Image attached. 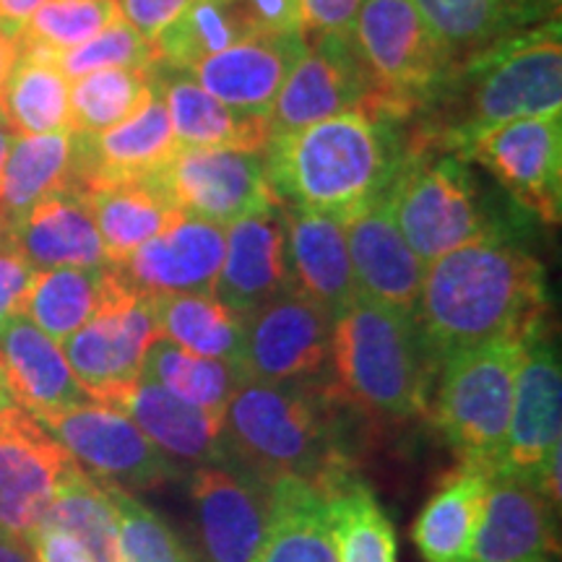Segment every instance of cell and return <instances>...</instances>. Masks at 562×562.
I'll return each mask as SVG.
<instances>
[{
  "mask_svg": "<svg viewBox=\"0 0 562 562\" xmlns=\"http://www.w3.org/2000/svg\"><path fill=\"white\" fill-rule=\"evenodd\" d=\"M562 112L560 21L513 32L448 66L406 136L409 151H463L495 125Z\"/></svg>",
  "mask_w": 562,
  "mask_h": 562,
  "instance_id": "cell-1",
  "label": "cell"
},
{
  "mask_svg": "<svg viewBox=\"0 0 562 562\" xmlns=\"http://www.w3.org/2000/svg\"><path fill=\"white\" fill-rule=\"evenodd\" d=\"M414 321L435 372L456 351L526 336L547 321L544 266L505 237L463 245L425 266Z\"/></svg>",
  "mask_w": 562,
  "mask_h": 562,
  "instance_id": "cell-2",
  "label": "cell"
},
{
  "mask_svg": "<svg viewBox=\"0 0 562 562\" xmlns=\"http://www.w3.org/2000/svg\"><path fill=\"white\" fill-rule=\"evenodd\" d=\"M406 123L344 112L266 144V175L279 203L347 222L383 201L406 159Z\"/></svg>",
  "mask_w": 562,
  "mask_h": 562,
  "instance_id": "cell-3",
  "label": "cell"
},
{
  "mask_svg": "<svg viewBox=\"0 0 562 562\" xmlns=\"http://www.w3.org/2000/svg\"><path fill=\"white\" fill-rule=\"evenodd\" d=\"M336 396L370 417L409 422L430 406L435 364L414 313L357 294L334 318Z\"/></svg>",
  "mask_w": 562,
  "mask_h": 562,
  "instance_id": "cell-4",
  "label": "cell"
},
{
  "mask_svg": "<svg viewBox=\"0 0 562 562\" xmlns=\"http://www.w3.org/2000/svg\"><path fill=\"white\" fill-rule=\"evenodd\" d=\"M331 391L323 381L269 383L243 375L222 417L232 467L240 461L269 484L279 476L318 482L344 467L328 412Z\"/></svg>",
  "mask_w": 562,
  "mask_h": 562,
  "instance_id": "cell-5",
  "label": "cell"
},
{
  "mask_svg": "<svg viewBox=\"0 0 562 562\" xmlns=\"http://www.w3.org/2000/svg\"><path fill=\"white\" fill-rule=\"evenodd\" d=\"M521 349L524 336L492 339L456 351L435 372L427 409L463 463H503Z\"/></svg>",
  "mask_w": 562,
  "mask_h": 562,
  "instance_id": "cell-6",
  "label": "cell"
},
{
  "mask_svg": "<svg viewBox=\"0 0 562 562\" xmlns=\"http://www.w3.org/2000/svg\"><path fill=\"white\" fill-rule=\"evenodd\" d=\"M385 203L425 266L463 245L503 237L484 211L472 167L453 151H406Z\"/></svg>",
  "mask_w": 562,
  "mask_h": 562,
  "instance_id": "cell-7",
  "label": "cell"
},
{
  "mask_svg": "<svg viewBox=\"0 0 562 562\" xmlns=\"http://www.w3.org/2000/svg\"><path fill=\"white\" fill-rule=\"evenodd\" d=\"M351 37L378 87L372 112L402 123L417 115L451 66L412 0H362Z\"/></svg>",
  "mask_w": 562,
  "mask_h": 562,
  "instance_id": "cell-8",
  "label": "cell"
},
{
  "mask_svg": "<svg viewBox=\"0 0 562 562\" xmlns=\"http://www.w3.org/2000/svg\"><path fill=\"white\" fill-rule=\"evenodd\" d=\"M562 446V368L547 321L524 336L521 362L503 463L497 469L524 476L560 505Z\"/></svg>",
  "mask_w": 562,
  "mask_h": 562,
  "instance_id": "cell-9",
  "label": "cell"
},
{
  "mask_svg": "<svg viewBox=\"0 0 562 562\" xmlns=\"http://www.w3.org/2000/svg\"><path fill=\"white\" fill-rule=\"evenodd\" d=\"M37 419L63 451L100 482L128 492H151L182 476L180 463L167 459L117 406L87 402Z\"/></svg>",
  "mask_w": 562,
  "mask_h": 562,
  "instance_id": "cell-10",
  "label": "cell"
},
{
  "mask_svg": "<svg viewBox=\"0 0 562 562\" xmlns=\"http://www.w3.org/2000/svg\"><path fill=\"white\" fill-rule=\"evenodd\" d=\"M157 336L151 300L123 284L60 349L91 402L115 406L138 383L146 351Z\"/></svg>",
  "mask_w": 562,
  "mask_h": 562,
  "instance_id": "cell-11",
  "label": "cell"
},
{
  "mask_svg": "<svg viewBox=\"0 0 562 562\" xmlns=\"http://www.w3.org/2000/svg\"><path fill=\"white\" fill-rule=\"evenodd\" d=\"M334 315L290 290L245 318L243 375L269 383H313L331 375Z\"/></svg>",
  "mask_w": 562,
  "mask_h": 562,
  "instance_id": "cell-12",
  "label": "cell"
},
{
  "mask_svg": "<svg viewBox=\"0 0 562 562\" xmlns=\"http://www.w3.org/2000/svg\"><path fill=\"white\" fill-rule=\"evenodd\" d=\"M459 157L487 170L510 199L547 224L562 216V112L480 133Z\"/></svg>",
  "mask_w": 562,
  "mask_h": 562,
  "instance_id": "cell-13",
  "label": "cell"
},
{
  "mask_svg": "<svg viewBox=\"0 0 562 562\" xmlns=\"http://www.w3.org/2000/svg\"><path fill=\"white\" fill-rule=\"evenodd\" d=\"M154 182L186 216L222 227L279 203L263 151L180 149Z\"/></svg>",
  "mask_w": 562,
  "mask_h": 562,
  "instance_id": "cell-14",
  "label": "cell"
},
{
  "mask_svg": "<svg viewBox=\"0 0 562 562\" xmlns=\"http://www.w3.org/2000/svg\"><path fill=\"white\" fill-rule=\"evenodd\" d=\"M378 87L351 34H315L305 58L281 87L271 110V136L300 131L344 112H372Z\"/></svg>",
  "mask_w": 562,
  "mask_h": 562,
  "instance_id": "cell-15",
  "label": "cell"
},
{
  "mask_svg": "<svg viewBox=\"0 0 562 562\" xmlns=\"http://www.w3.org/2000/svg\"><path fill=\"white\" fill-rule=\"evenodd\" d=\"M74 459L40 419L9 404L0 412V533L30 544Z\"/></svg>",
  "mask_w": 562,
  "mask_h": 562,
  "instance_id": "cell-16",
  "label": "cell"
},
{
  "mask_svg": "<svg viewBox=\"0 0 562 562\" xmlns=\"http://www.w3.org/2000/svg\"><path fill=\"white\" fill-rule=\"evenodd\" d=\"M201 562H256L271 510V484L248 469L199 467L191 474Z\"/></svg>",
  "mask_w": 562,
  "mask_h": 562,
  "instance_id": "cell-17",
  "label": "cell"
},
{
  "mask_svg": "<svg viewBox=\"0 0 562 562\" xmlns=\"http://www.w3.org/2000/svg\"><path fill=\"white\" fill-rule=\"evenodd\" d=\"M227 227L180 216L165 232L151 237L115 263L117 277L140 297H167V294H214L224 261Z\"/></svg>",
  "mask_w": 562,
  "mask_h": 562,
  "instance_id": "cell-18",
  "label": "cell"
},
{
  "mask_svg": "<svg viewBox=\"0 0 562 562\" xmlns=\"http://www.w3.org/2000/svg\"><path fill=\"white\" fill-rule=\"evenodd\" d=\"M76 191L110 182L154 180L178 154L170 112L157 87L128 121L102 133H76Z\"/></svg>",
  "mask_w": 562,
  "mask_h": 562,
  "instance_id": "cell-19",
  "label": "cell"
},
{
  "mask_svg": "<svg viewBox=\"0 0 562 562\" xmlns=\"http://www.w3.org/2000/svg\"><path fill=\"white\" fill-rule=\"evenodd\" d=\"M305 32H261L186 74L229 108L271 117L281 87L307 53Z\"/></svg>",
  "mask_w": 562,
  "mask_h": 562,
  "instance_id": "cell-20",
  "label": "cell"
},
{
  "mask_svg": "<svg viewBox=\"0 0 562 562\" xmlns=\"http://www.w3.org/2000/svg\"><path fill=\"white\" fill-rule=\"evenodd\" d=\"M294 290L286 261V227L281 203L229 224L214 297L248 318L266 302Z\"/></svg>",
  "mask_w": 562,
  "mask_h": 562,
  "instance_id": "cell-21",
  "label": "cell"
},
{
  "mask_svg": "<svg viewBox=\"0 0 562 562\" xmlns=\"http://www.w3.org/2000/svg\"><path fill=\"white\" fill-rule=\"evenodd\" d=\"M558 550L552 503L537 484L492 469L469 562H533Z\"/></svg>",
  "mask_w": 562,
  "mask_h": 562,
  "instance_id": "cell-22",
  "label": "cell"
},
{
  "mask_svg": "<svg viewBox=\"0 0 562 562\" xmlns=\"http://www.w3.org/2000/svg\"><path fill=\"white\" fill-rule=\"evenodd\" d=\"M344 232L357 292L398 311H417L425 263L398 232L385 199L344 222Z\"/></svg>",
  "mask_w": 562,
  "mask_h": 562,
  "instance_id": "cell-23",
  "label": "cell"
},
{
  "mask_svg": "<svg viewBox=\"0 0 562 562\" xmlns=\"http://www.w3.org/2000/svg\"><path fill=\"white\" fill-rule=\"evenodd\" d=\"M0 372L13 404L34 417L91 402L60 344L42 334L26 315L0 326Z\"/></svg>",
  "mask_w": 562,
  "mask_h": 562,
  "instance_id": "cell-24",
  "label": "cell"
},
{
  "mask_svg": "<svg viewBox=\"0 0 562 562\" xmlns=\"http://www.w3.org/2000/svg\"><path fill=\"white\" fill-rule=\"evenodd\" d=\"M167 459L188 467H232L222 419L182 402L140 372L138 383L115 404Z\"/></svg>",
  "mask_w": 562,
  "mask_h": 562,
  "instance_id": "cell-25",
  "label": "cell"
},
{
  "mask_svg": "<svg viewBox=\"0 0 562 562\" xmlns=\"http://www.w3.org/2000/svg\"><path fill=\"white\" fill-rule=\"evenodd\" d=\"M5 232L37 271L110 263L87 195L74 188L34 203Z\"/></svg>",
  "mask_w": 562,
  "mask_h": 562,
  "instance_id": "cell-26",
  "label": "cell"
},
{
  "mask_svg": "<svg viewBox=\"0 0 562 562\" xmlns=\"http://www.w3.org/2000/svg\"><path fill=\"white\" fill-rule=\"evenodd\" d=\"M161 100L170 112L178 149L263 151L271 138V117L250 115L216 100L186 70L154 68Z\"/></svg>",
  "mask_w": 562,
  "mask_h": 562,
  "instance_id": "cell-27",
  "label": "cell"
},
{
  "mask_svg": "<svg viewBox=\"0 0 562 562\" xmlns=\"http://www.w3.org/2000/svg\"><path fill=\"white\" fill-rule=\"evenodd\" d=\"M286 261L294 290L318 302L328 313L339 315L357 297L349 245L344 224L315 211L284 206Z\"/></svg>",
  "mask_w": 562,
  "mask_h": 562,
  "instance_id": "cell-28",
  "label": "cell"
},
{
  "mask_svg": "<svg viewBox=\"0 0 562 562\" xmlns=\"http://www.w3.org/2000/svg\"><path fill=\"white\" fill-rule=\"evenodd\" d=\"M492 469L463 463L419 510L412 542L425 562H469Z\"/></svg>",
  "mask_w": 562,
  "mask_h": 562,
  "instance_id": "cell-29",
  "label": "cell"
},
{
  "mask_svg": "<svg viewBox=\"0 0 562 562\" xmlns=\"http://www.w3.org/2000/svg\"><path fill=\"white\" fill-rule=\"evenodd\" d=\"M256 562H339L318 484L302 476L271 482V510Z\"/></svg>",
  "mask_w": 562,
  "mask_h": 562,
  "instance_id": "cell-30",
  "label": "cell"
},
{
  "mask_svg": "<svg viewBox=\"0 0 562 562\" xmlns=\"http://www.w3.org/2000/svg\"><path fill=\"white\" fill-rule=\"evenodd\" d=\"M313 484L326 497L339 562H398L396 531L368 482L344 463Z\"/></svg>",
  "mask_w": 562,
  "mask_h": 562,
  "instance_id": "cell-31",
  "label": "cell"
},
{
  "mask_svg": "<svg viewBox=\"0 0 562 562\" xmlns=\"http://www.w3.org/2000/svg\"><path fill=\"white\" fill-rule=\"evenodd\" d=\"M121 286L123 279L112 263L37 271L26 294L24 315L42 334L63 344L87 326Z\"/></svg>",
  "mask_w": 562,
  "mask_h": 562,
  "instance_id": "cell-32",
  "label": "cell"
},
{
  "mask_svg": "<svg viewBox=\"0 0 562 562\" xmlns=\"http://www.w3.org/2000/svg\"><path fill=\"white\" fill-rule=\"evenodd\" d=\"M76 191L74 131L16 136L0 172V224L9 227L47 195Z\"/></svg>",
  "mask_w": 562,
  "mask_h": 562,
  "instance_id": "cell-33",
  "label": "cell"
},
{
  "mask_svg": "<svg viewBox=\"0 0 562 562\" xmlns=\"http://www.w3.org/2000/svg\"><path fill=\"white\" fill-rule=\"evenodd\" d=\"M83 195L112 266L125 261L133 250L186 216L154 180L94 186Z\"/></svg>",
  "mask_w": 562,
  "mask_h": 562,
  "instance_id": "cell-34",
  "label": "cell"
},
{
  "mask_svg": "<svg viewBox=\"0 0 562 562\" xmlns=\"http://www.w3.org/2000/svg\"><path fill=\"white\" fill-rule=\"evenodd\" d=\"M0 110L13 136L70 131V81L58 66V53L19 42V58Z\"/></svg>",
  "mask_w": 562,
  "mask_h": 562,
  "instance_id": "cell-35",
  "label": "cell"
},
{
  "mask_svg": "<svg viewBox=\"0 0 562 562\" xmlns=\"http://www.w3.org/2000/svg\"><path fill=\"white\" fill-rule=\"evenodd\" d=\"M149 300L161 339L191 355L227 362L243 375L245 318L214 294H167Z\"/></svg>",
  "mask_w": 562,
  "mask_h": 562,
  "instance_id": "cell-36",
  "label": "cell"
},
{
  "mask_svg": "<svg viewBox=\"0 0 562 562\" xmlns=\"http://www.w3.org/2000/svg\"><path fill=\"white\" fill-rule=\"evenodd\" d=\"M261 34L237 0H188L175 19L154 34L159 66L188 70L211 55Z\"/></svg>",
  "mask_w": 562,
  "mask_h": 562,
  "instance_id": "cell-37",
  "label": "cell"
},
{
  "mask_svg": "<svg viewBox=\"0 0 562 562\" xmlns=\"http://www.w3.org/2000/svg\"><path fill=\"white\" fill-rule=\"evenodd\" d=\"M40 529L68 533L94 562H121L117 513L112 508L102 482L83 472L79 463H74L70 472L63 476Z\"/></svg>",
  "mask_w": 562,
  "mask_h": 562,
  "instance_id": "cell-38",
  "label": "cell"
},
{
  "mask_svg": "<svg viewBox=\"0 0 562 562\" xmlns=\"http://www.w3.org/2000/svg\"><path fill=\"white\" fill-rule=\"evenodd\" d=\"M154 68H104L70 81V131L102 133L136 115L157 91Z\"/></svg>",
  "mask_w": 562,
  "mask_h": 562,
  "instance_id": "cell-39",
  "label": "cell"
},
{
  "mask_svg": "<svg viewBox=\"0 0 562 562\" xmlns=\"http://www.w3.org/2000/svg\"><path fill=\"white\" fill-rule=\"evenodd\" d=\"M144 375L180 396L182 402L199 406V409L220 419L224 417L232 393L243 378L227 362L191 355V351L180 349L178 344L161 339V336H157L146 351Z\"/></svg>",
  "mask_w": 562,
  "mask_h": 562,
  "instance_id": "cell-40",
  "label": "cell"
},
{
  "mask_svg": "<svg viewBox=\"0 0 562 562\" xmlns=\"http://www.w3.org/2000/svg\"><path fill=\"white\" fill-rule=\"evenodd\" d=\"M453 60L467 58L513 30L510 0H412Z\"/></svg>",
  "mask_w": 562,
  "mask_h": 562,
  "instance_id": "cell-41",
  "label": "cell"
},
{
  "mask_svg": "<svg viewBox=\"0 0 562 562\" xmlns=\"http://www.w3.org/2000/svg\"><path fill=\"white\" fill-rule=\"evenodd\" d=\"M117 513V554L121 562H199L180 542L172 526L140 503L136 492L102 482Z\"/></svg>",
  "mask_w": 562,
  "mask_h": 562,
  "instance_id": "cell-42",
  "label": "cell"
},
{
  "mask_svg": "<svg viewBox=\"0 0 562 562\" xmlns=\"http://www.w3.org/2000/svg\"><path fill=\"white\" fill-rule=\"evenodd\" d=\"M123 19L117 0H45L19 34L21 45L66 53Z\"/></svg>",
  "mask_w": 562,
  "mask_h": 562,
  "instance_id": "cell-43",
  "label": "cell"
},
{
  "mask_svg": "<svg viewBox=\"0 0 562 562\" xmlns=\"http://www.w3.org/2000/svg\"><path fill=\"white\" fill-rule=\"evenodd\" d=\"M157 63L154 42L125 19H117L97 37L58 55V66L68 76V81L104 68H154Z\"/></svg>",
  "mask_w": 562,
  "mask_h": 562,
  "instance_id": "cell-44",
  "label": "cell"
},
{
  "mask_svg": "<svg viewBox=\"0 0 562 562\" xmlns=\"http://www.w3.org/2000/svg\"><path fill=\"white\" fill-rule=\"evenodd\" d=\"M34 273L37 269L21 256L5 227L0 229V326L16 315H24Z\"/></svg>",
  "mask_w": 562,
  "mask_h": 562,
  "instance_id": "cell-45",
  "label": "cell"
},
{
  "mask_svg": "<svg viewBox=\"0 0 562 562\" xmlns=\"http://www.w3.org/2000/svg\"><path fill=\"white\" fill-rule=\"evenodd\" d=\"M362 0H302L305 34H351Z\"/></svg>",
  "mask_w": 562,
  "mask_h": 562,
  "instance_id": "cell-46",
  "label": "cell"
},
{
  "mask_svg": "<svg viewBox=\"0 0 562 562\" xmlns=\"http://www.w3.org/2000/svg\"><path fill=\"white\" fill-rule=\"evenodd\" d=\"M258 32H305L302 0H237Z\"/></svg>",
  "mask_w": 562,
  "mask_h": 562,
  "instance_id": "cell-47",
  "label": "cell"
},
{
  "mask_svg": "<svg viewBox=\"0 0 562 562\" xmlns=\"http://www.w3.org/2000/svg\"><path fill=\"white\" fill-rule=\"evenodd\" d=\"M117 3H121L123 19L151 40L167 21L175 19V13H178L188 0H117Z\"/></svg>",
  "mask_w": 562,
  "mask_h": 562,
  "instance_id": "cell-48",
  "label": "cell"
},
{
  "mask_svg": "<svg viewBox=\"0 0 562 562\" xmlns=\"http://www.w3.org/2000/svg\"><path fill=\"white\" fill-rule=\"evenodd\" d=\"M30 547L37 562H94L74 537L55 529L34 531Z\"/></svg>",
  "mask_w": 562,
  "mask_h": 562,
  "instance_id": "cell-49",
  "label": "cell"
},
{
  "mask_svg": "<svg viewBox=\"0 0 562 562\" xmlns=\"http://www.w3.org/2000/svg\"><path fill=\"white\" fill-rule=\"evenodd\" d=\"M42 3L45 0H0V32L19 40Z\"/></svg>",
  "mask_w": 562,
  "mask_h": 562,
  "instance_id": "cell-50",
  "label": "cell"
},
{
  "mask_svg": "<svg viewBox=\"0 0 562 562\" xmlns=\"http://www.w3.org/2000/svg\"><path fill=\"white\" fill-rule=\"evenodd\" d=\"M19 58V42L0 32V102H3L5 83L11 79V70Z\"/></svg>",
  "mask_w": 562,
  "mask_h": 562,
  "instance_id": "cell-51",
  "label": "cell"
},
{
  "mask_svg": "<svg viewBox=\"0 0 562 562\" xmlns=\"http://www.w3.org/2000/svg\"><path fill=\"white\" fill-rule=\"evenodd\" d=\"M0 562H37V558L26 542L0 533Z\"/></svg>",
  "mask_w": 562,
  "mask_h": 562,
  "instance_id": "cell-52",
  "label": "cell"
},
{
  "mask_svg": "<svg viewBox=\"0 0 562 562\" xmlns=\"http://www.w3.org/2000/svg\"><path fill=\"white\" fill-rule=\"evenodd\" d=\"M13 131H11V125H9V121H5V115H3V110H0V172H3V165H5V159H9V151H11V146H13Z\"/></svg>",
  "mask_w": 562,
  "mask_h": 562,
  "instance_id": "cell-53",
  "label": "cell"
},
{
  "mask_svg": "<svg viewBox=\"0 0 562 562\" xmlns=\"http://www.w3.org/2000/svg\"><path fill=\"white\" fill-rule=\"evenodd\" d=\"M9 404H13V398H11V393H9V389H5V381H3V372H0V412L5 409V406Z\"/></svg>",
  "mask_w": 562,
  "mask_h": 562,
  "instance_id": "cell-54",
  "label": "cell"
},
{
  "mask_svg": "<svg viewBox=\"0 0 562 562\" xmlns=\"http://www.w3.org/2000/svg\"><path fill=\"white\" fill-rule=\"evenodd\" d=\"M533 562H560V554H558V550H554V552H547V554H542V558L533 560Z\"/></svg>",
  "mask_w": 562,
  "mask_h": 562,
  "instance_id": "cell-55",
  "label": "cell"
},
{
  "mask_svg": "<svg viewBox=\"0 0 562 562\" xmlns=\"http://www.w3.org/2000/svg\"><path fill=\"white\" fill-rule=\"evenodd\" d=\"M0 229H3V224H0Z\"/></svg>",
  "mask_w": 562,
  "mask_h": 562,
  "instance_id": "cell-56",
  "label": "cell"
}]
</instances>
